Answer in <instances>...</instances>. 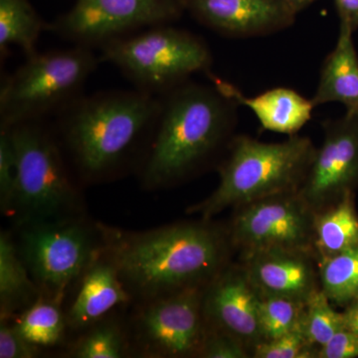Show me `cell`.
Masks as SVG:
<instances>
[{"label":"cell","instance_id":"1","mask_svg":"<svg viewBox=\"0 0 358 358\" xmlns=\"http://www.w3.org/2000/svg\"><path fill=\"white\" fill-rule=\"evenodd\" d=\"M98 226L103 253L131 296L141 301L207 286L223 270L230 241L208 220L143 232Z\"/></svg>","mask_w":358,"mask_h":358},{"label":"cell","instance_id":"2","mask_svg":"<svg viewBox=\"0 0 358 358\" xmlns=\"http://www.w3.org/2000/svg\"><path fill=\"white\" fill-rule=\"evenodd\" d=\"M160 96L131 91L81 96L52 127L80 178L100 182L145 160L159 121Z\"/></svg>","mask_w":358,"mask_h":358},{"label":"cell","instance_id":"3","mask_svg":"<svg viewBox=\"0 0 358 358\" xmlns=\"http://www.w3.org/2000/svg\"><path fill=\"white\" fill-rule=\"evenodd\" d=\"M160 96L152 143L141 166L143 185L159 189L197 173L229 147L238 103L214 85L186 81Z\"/></svg>","mask_w":358,"mask_h":358},{"label":"cell","instance_id":"4","mask_svg":"<svg viewBox=\"0 0 358 358\" xmlns=\"http://www.w3.org/2000/svg\"><path fill=\"white\" fill-rule=\"evenodd\" d=\"M317 148L307 136H289L282 143H262L247 136H234L218 171L220 182L204 201L188 213L203 220L231 206L299 192L312 164Z\"/></svg>","mask_w":358,"mask_h":358},{"label":"cell","instance_id":"5","mask_svg":"<svg viewBox=\"0 0 358 358\" xmlns=\"http://www.w3.org/2000/svg\"><path fill=\"white\" fill-rule=\"evenodd\" d=\"M101 58L93 49L77 46L26 57L6 75L0 88V129L56 117L83 96L85 85Z\"/></svg>","mask_w":358,"mask_h":358},{"label":"cell","instance_id":"6","mask_svg":"<svg viewBox=\"0 0 358 358\" xmlns=\"http://www.w3.org/2000/svg\"><path fill=\"white\" fill-rule=\"evenodd\" d=\"M6 129L17 157V178L8 214L18 225L74 216L79 192L53 128L46 121Z\"/></svg>","mask_w":358,"mask_h":358},{"label":"cell","instance_id":"7","mask_svg":"<svg viewBox=\"0 0 358 358\" xmlns=\"http://www.w3.org/2000/svg\"><path fill=\"white\" fill-rule=\"evenodd\" d=\"M101 61L117 68L136 90L162 96L195 73L208 74L212 54L201 37L171 24L154 26L101 47Z\"/></svg>","mask_w":358,"mask_h":358},{"label":"cell","instance_id":"8","mask_svg":"<svg viewBox=\"0 0 358 358\" xmlns=\"http://www.w3.org/2000/svg\"><path fill=\"white\" fill-rule=\"evenodd\" d=\"M18 253L43 298L60 305L102 253L100 229L74 216L20 225Z\"/></svg>","mask_w":358,"mask_h":358},{"label":"cell","instance_id":"9","mask_svg":"<svg viewBox=\"0 0 358 358\" xmlns=\"http://www.w3.org/2000/svg\"><path fill=\"white\" fill-rule=\"evenodd\" d=\"M185 11V0H76L47 23V30L94 50L141 30L171 24Z\"/></svg>","mask_w":358,"mask_h":358},{"label":"cell","instance_id":"10","mask_svg":"<svg viewBox=\"0 0 358 358\" xmlns=\"http://www.w3.org/2000/svg\"><path fill=\"white\" fill-rule=\"evenodd\" d=\"M315 213L298 192L281 193L238 207L230 243L244 258L262 252H313Z\"/></svg>","mask_w":358,"mask_h":358},{"label":"cell","instance_id":"11","mask_svg":"<svg viewBox=\"0 0 358 358\" xmlns=\"http://www.w3.org/2000/svg\"><path fill=\"white\" fill-rule=\"evenodd\" d=\"M205 287H192L143 301L134 329L136 341L145 355H199L208 329L203 313Z\"/></svg>","mask_w":358,"mask_h":358},{"label":"cell","instance_id":"12","mask_svg":"<svg viewBox=\"0 0 358 358\" xmlns=\"http://www.w3.org/2000/svg\"><path fill=\"white\" fill-rule=\"evenodd\" d=\"M322 129V147L298 192L315 212L338 201L358 182V120L345 114L324 122Z\"/></svg>","mask_w":358,"mask_h":358},{"label":"cell","instance_id":"13","mask_svg":"<svg viewBox=\"0 0 358 358\" xmlns=\"http://www.w3.org/2000/svg\"><path fill=\"white\" fill-rule=\"evenodd\" d=\"M261 294L244 268L223 270L204 289L203 313L207 327L241 341L247 348L262 343Z\"/></svg>","mask_w":358,"mask_h":358},{"label":"cell","instance_id":"14","mask_svg":"<svg viewBox=\"0 0 358 358\" xmlns=\"http://www.w3.org/2000/svg\"><path fill=\"white\" fill-rule=\"evenodd\" d=\"M186 11L229 38L267 36L291 27L296 14L282 0H185Z\"/></svg>","mask_w":358,"mask_h":358},{"label":"cell","instance_id":"15","mask_svg":"<svg viewBox=\"0 0 358 358\" xmlns=\"http://www.w3.org/2000/svg\"><path fill=\"white\" fill-rule=\"evenodd\" d=\"M310 253L275 250L254 254L244 258V270L262 296H281L306 303L317 289L320 278Z\"/></svg>","mask_w":358,"mask_h":358},{"label":"cell","instance_id":"16","mask_svg":"<svg viewBox=\"0 0 358 358\" xmlns=\"http://www.w3.org/2000/svg\"><path fill=\"white\" fill-rule=\"evenodd\" d=\"M212 85L235 101L249 108L266 131L294 136L312 117L313 105L298 92L289 88H274L255 96H246L239 89L219 77L206 74Z\"/></svg>","mask_w":358,"mask_h":358},{"label":"cell","instance_id":"17","mask_svg":"<svg viewBox=\"0 0 358 358\" xmlns=\"http://www.w3.org/2000/svg\"><path fill=\"white\" fill-rule=\"evenodd\" d=\"M131 298L115 266L102 250L79 282L76 296L66 317L67 324L74 329L94 326L113 308L124 305Z\"/></svg>","mask_w":358,"mask_h":358},{"label":"cell","instance_id":"18","mask_svg":"<svg viewBox=\"0 0 358 358\" xmlns=\"http://www.w3.org/2000/svg\"><path fill=\"white\" fill-rule=\"evenodd\" d=\"M353 33L339 30L336 47L324 59L313 105L341 103L346 115L358 120V55Z\"/></svg>","mask_w":358,"mask_h":358},{"label":"cell","instance_id":"19","mask_svg":"<svg viewBox=\"0 0 358 358\" xmlns=\"http://www.w3.org/2000/svg\"><path fill=\"white\" fill-rule=\"evenodd\" d=\"M17 247L7 232L0 235V313L1 322L13 317L42 298Z\"/></svg>","mask_w":358,"mask_h":358},{"label":"cell","instance_id":"20","mask_svg":"<svg viewBox=\"0 0 358 358\" xmlns=\"http://www.w3.org/2000/svg\"><path fill=\"white\" fill-rule=\"evenodd\" d=\"M313 228V248L320 260L358 246V216L352 192L315 212Z\"/></svg>","mask_w":358,"mask_h":358},{"label":"cell","instance_id":"21","mask_svg":"<svg viewBox=\"0 0 358 358\" xmlns=\"http://www.w3.org/2000/svg\"><path fill=\"white\" fill-rule=\"evenodd\" d=\"M47 23L29 0H0V55L6 59L11 46L20 48L26 57L37 52V42Z\"/></svg>","mask_w":358,"mask_h":358},{"label":"cell","instance_id":"22","mask_svg":"<svg viewBox=\"0 0 358 358\" xmlns=\"http://www.w3.org/2000/svg\"><path fill=\"white\" fill-rule=\"evenodd\" d=\"M59 303L42 296L18 315L13 324L22 338L38 348H51L61 343L67 324Z\"/></svg>","mask_w":358,"mask_h":358},{"label":"cell","instance_id":"23","mask_svg":"<svg viewBox=\"0 0 358 358\" xmlns=\"http://www.w3.org/2000/svg\"><path fill=\"white\" fill-rule=\"evenodd\" d=\"M319 274L322 289L331 301L350 305L357 301L358 246L320 260Z\"/></svg>","mask_w":358,"mask_h":358},{"label":"cell","instance_id":"24","mask_svg":"<svg viewBox=\"0 0 358 358\" xmlns=\"http://www.w3.org/2000/svg\"><path fill=\"white\" fill-rule=\"evenodd\" d=\"M303 329L310 345L319 348L345 329L343 313L334 310L322 289H315L306 301Z\"/></svg>","mask_w":358,"mask_h":358},{"label":"cell","instance_id":"25","mask_svg":"<svg viewBox=\"0 0 358 358\" xmlns=\"http://www.w3.org/2000/svg\"><path fill=\"white\" fill-rule=\"evenodd\" d=\"M303 315L305 303L261 294L260 326L263 341L280 338L303 326Z\"/></svg>","mask_w":358,"mask_h":358},{"label":"cell","instance_id":"26","mask_svg":"<svg viewBox=\"0 0 358 358\" xmlns=\"http://www.w3.org/2000/svg\"><path fill=\"white\" fill-rule=\"evenodd\" d=\"M78 341L73 357L78 358H120L127 353L124 333L114 322L94 324Z\"/></svg>","mask_w":358,"mask_h":358},{"label":"cell","instance_id":"27","mask_svg":"<svg viewBox=\"0 0 358 358\" xmlns=\"http://www.w3.org/2000/svg\"><path fill=\"white\" fill-rule=\"evenodd\" d=\"M303 326L280 336L264 341L253 348V357L256 358H308L317 357L313 350Z\"/></svg>","mask_w":358,"mask_h":358},{"label":"cell","instance_id":"28","mask_svg":"<svg viewBox=\"0 0 358 358\" xmlns=\"http://www.w3.org/2000/svg\"><path fill=\"white\" fill-rule=\"evenodd\" d=\"M17 178V157L10 134L0 129V204L4 213H9L13 205Z\"/></svg>","mask_w":358,"mask_h":358},{"label":"cell","instance_id":"29","mask_svg":"<svg viewBox=\"0 0 358 358\" xmlns=\"http://www.w3.org/2000/svg\"><path fill=\"white\" fill-rule=\"evenodd\" d=\"M199 357L205 358H246L248 357L247 348L230 334L207 329L203 345Z\"/></svg>","mask_w":358,"mask_h":358},{"label":"cell","instance_id":"30","mask_svg":"<svg viewBox=\"0 0 358 358\" xmlns=\"http://www.w3.org/2000/svg\"><path fill=\"white\" fill-rule=\"evenodd\" d=\"M40 348L32 345L17 333L13 326L1 322L0 327V357L33 358L38 357Z\"/></svg>","mask_w":358,"mask_h":358},{"label":"cell","instance_id":"31","mask_svg":"<svg viewBox=\"0 0 358 358\" xmlns=\"http://www.w3.org/2000/svg\"><path fill=\"white\" fill-rule=\"evenodd\" d=\"M358 357V334L343 329L317 350L319 358H355Z\"/></svg>","mask_w":358,"mask_h":358},{"label":"cell","instance_id":"32","mask_svg":"<svg viewBox=\"0 0 358 358\" xmlns=\"http://www.w3.org/2000/svg\"><path fill=\"white\" fill-rule=\"evenodd\" d=\"M339 18V30L355 33L358 29V0H334Z\"/></svg>","mask_w":358,"mask_h":358},{"label":"cell","instance_id":"33","mask_svg":"<svg viewBox=\"0 0 358 358\" xmlns=\"http://www.w3.org/2000/svg\"><path fill=\"white\" fill-rule=\"evenodd\" d=\"M345 329L358 334V300L350 303L343 313Z\"/></svg>","mask_w":358,"mask_h":358},{"label":"cell","instance_id":"34","mask_svg":"<svg viewBox=\"0 0 358 358\" xmlns=\"http://www.w3.org/2000/svg\"><path fill=\"white\" fill-rule=\"evenodd\" d=\"M282 1H284L285 3L289 6V8L296 15V14L301 13V11L305 10L308 6H312L313 3L319 1V0H282Z\"/></svg>","mask_w":358,"mask_h":358}]
</instances>
